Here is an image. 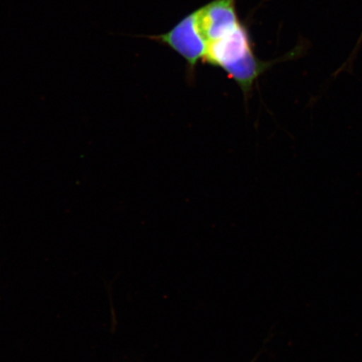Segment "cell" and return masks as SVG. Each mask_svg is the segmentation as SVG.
<instances>
[{
    "label": "cell",
    "instance_id": "1",
    "mask_svg": "<svg viewBox=\"0 0 362 362\" xmlns=\"http://www.w3.org/2000/svg\"><path fill=\"white\" fill-rule=\"evenodd\" d=\"M279 61H262L256 56L247 26L240 21L219 38L206 43L202 62L223 70L247 99L256 81Z\"/></svg>",
    "mask_w": 362,
    "mask_h": 362
},
{
    "label": "cell",
    "instance_id": "2",
    "mask_svg": "<svg viewBox=\"0 0 362 362\" xmlns=\"http://www.w3.org/2000/svg\"><path fill=\"white\" fill-rule=\"evenodd\" d=\"M198 10L185 16L168 33L146 36L166 45L187 63L189 78H194L198 63L205 57L206 43L197 26Z\"/></svg>",
    "mask_w": 362,
    "mask_h": 362
},
{
    "label": "cell",
    "instance_id": "3",
    "mask_svg": "<svg viewBox=\"0 0 362 362\" xmlns=\"http://www.w3.org/2000/svg\"><path fill=\"white\" fill-rule=\"evenodd\" d=\"M237 0H212L198 8L197 26L206 43L232 29L239 19Z\"/></svg>",
    "mask_w": 362,
    "mask_h": 362
}]
</instances>
